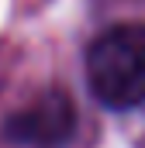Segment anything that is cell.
I'll return each mask as SVG.
<instances>
[{"label": "cell", "instance_id": "cell-1", "mask_svg": "<svg viewBox=\"0 0 145 148\" xmlns=\"http://www.w3.org/2000/svg\"><path fill=\"white\" fill-rule=\"evenodd\" d=\"M83 66L104 107L131 110L145 103V24H114L100 31L90 41Z\"/></svg>", "mask_w": 145, "mask_h": 148}, {"label": "cell", "instance_id": "cell-2", "mask_svg": "<svg viewBox=\"0 0 145 148\" xmlns=\"http://www.w3.org/2000/svg\"><path fill=\"white\" fill-rule=\"evenodd\" d=\"M72 131H76V103L62 90L41 93L31 107L10 114L3 121L7 141L31 145V148H59L72 138Z\"/></svg>", "mask_w": 145, "mask_h": 148}]
</instances>
